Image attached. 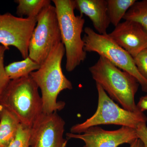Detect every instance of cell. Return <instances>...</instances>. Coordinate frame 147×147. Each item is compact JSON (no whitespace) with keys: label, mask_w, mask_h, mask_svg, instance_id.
<instances>
[{"label":"cell","mask_w":147,"mask_h":147,"mask_svg":"<svg viewBox=\"0 0 147 147\" xmlns=\"http://www.w3.org/2000/svg\"><path fill=\"white\" fill-rule=\"evenodd\" d=\"M89 69L96 83L101 86L113 100L125 110L139 111L135 103V96L140 85L134 76L101 56Z\"/></svg>","instance_id":"obj_2"},{"label":"cell","mask_w":147,"mask_h":147,"mask_svg":"<svg viewBox=\"0 0 147 147\" xmlns=\"http://www.w3.org/2000/svg\"><path fill=\"white\" fill-rule=\"evenodd\" d=\"M55 4L61 42L65 49L67 71H73L86 58L84 50V42L82 34L85 19L83 16H76V8L74 0H53Z\"/></svg>","instance_id":"obj_3"},{"label":"cell","mask_w":147,"mask_h":147,"mask_svg":"<svg viewBox=\"0 0 147 147\" xmlns=\"http://www.w3.org/2000/svg\"><path fill=\"white\" fill-rule=\"evenodd\" d=\"M37 85L29 76L11 80L0 98V105L14 114L22 125L31 128L42 113V102Z\"/></svg>","instance_id":"obj_4"},{"label":"cell","mask_w":147,"mask_h":147,"mask_svg":"<svg viewBox=\"0 0 147 147\" xmlns=\"http://www.w3.org/2000/svg\"><path fill=\"white\" fill-rule=\"evenodd\" d=\"M65 123L57 112L41 113L31 128L30 147H66Z\"/></svg>","instance_id":"obj_9"},{"label":"cell","mask_w":147,"mask_h":147,"mask_svg":"<svg viewBox=\"0 0 147 147\" xmlns=\"http://www.w3.org/2000/svg\"><path fill=\"white\" fill-rule=\"evenodd\" d=\"M68 139L82 140L83 147H118L123 144H130L138 139L135 129L121 126L118 129L106 130L100 127H92L82 134H66Z\"/></svg>","instance_id":"obj_10"},{"label":"cell","mask_w":147,"mask_h":147,"mask_svg":"<svg viewBox=\"0 0 147 147\" xmlns=\"http://www.w3.org/2000/svg\"><path fill=\"white\" fill-rule=\"evenodd\" d=\"M129 147H144V144L141 140L139 139H137L130 144Z\"/></svg>","instance_id":"obj_23"},{"label":"cell","mask_w":147,"mask_h":147,"mask_svg":"<svg viewBox=\"0 0 147 147\" xmlns=\"http://www.w3.org/2000/svg\"><path fill=\"white\" fill-rule=\"evenodd\" d=\"M136 0H107L110 24L117 26Z\"/></svg>","instance_id":"obj_16"},{"label":"cell","mask_w":147,"mask_h":147,"mask_svg":"<svg viewBox=\"0 0 147 147\" xmlns=\"http://www.w3.org/2000/svg\"><path fill=\"white\" fill-rule=\"evenodd\" d=\"M123 19L139 23L147 31V0L136 1L127 11Z\"/></svg>","instance_id":"obj_17"},{"label":"cell","mask_w":147,"mask_h":147,"mask_svg":"<svg viewBox=\"0 0 147 147\" xmlns=\"http://www.w3.org/2000/svg\"><path fill=\"white\" fill-rule=\"evenodd\" d=\"M108 35L133 58L147 48V31L135 21L125 20Z\"/></svg>","instance_id":"obj_11"},{"label":"cell","mask_w":147,"mask_h":147,"mask_svg":"<svg viewBox=\"0 0 147 147\" xmlns=\"http://www.w3.org/2000/svg\"><path fill=\"white\" fill-rule=\"evenodd\" d=\"M65 52L63 43H58L40 68L30 74L40 90L42 113L45 114L57 112L63 109L65 102L58 101V95L64 90L73 88L72 83L65 76L62 69V61Z\"/></svg>","instance_id":"obj_1"},{"label":"cell","mask_w":147,"mask_h":147,"mask_svg":"<svg viewBox=\"0 0 147 147\" xmlns=\"http://www.w3.org/2000/svg\"><path fill=\"white\" fill-rule=\"evenodd\" d=\"M36 18L16 17L10 13L0 14V43L18 49L24 59L29 57L28 47Z\"/></svg>","instance_id":"obj_8"},{"label":"cell","mask_w":147,"mask_h":147,"mask_svg":"<svg viewBox=\"0 0 147 147\" xmlns=\"http://www.w3.org/2000/svg\"><path fill=\"white\" fill-rule=\"evenodd\" d=\"M134 59L139 72L147 80V48L139 53Z\"/></svg>","instance_id":"obj_20"},{"label":"cell","mask_w":147,"mask_h":147,"mask_svg":"<svg viewBox=\"0 0 147 147\" xmlns=\"http://www.w3.org/2000/svg\"><path fill=\"white\" fill-rule=\"evenodd\" d=\"M98 94L97 109L94 114L82 123L71 127L70 132L82 134L92 127L113 124L136 129L140 124L146 123L147 118L139 111L131 112L121 108L114 102L99 84H96Z\"/></svg>","instance_id":"obj_5"},{"label":"cell","mask_w":147,"mask_h":147,"mask_svg":"<svg viewBox=\"0 0 147 147\" xmlns=\"http://www.w3.org/2000/svg\"><path fill=\"white\" fill-rule=\"evenodd\" d=\"M18 4L16 14L19 17L27 16V18H36L44 7L51 4L49 0H16Z\"/></svg>","instance_id":"obj_15"},{"label":"cell","mask_w":147,"mask_h":147,"mask_svg":"<svg viewBox=\"0 0 147 147\" xmlns=\"http://www.w3.org/2000/svg\"><path fill=\"white\" fill-rule=\"evenodd\" d=\"M61 42L59 26L55 6L44 7L37 17V24L30 43L29 57L41 65L54 47Z\"/></svg>","instance_id":"obj_7"},{"label":"cell","mask_w":147,"mask_h":147,"mask_svg":"<svg viewBox=\"0 0 147 147\" xmlns=\"http://www.w3.org/2000/svg\"><path fill=\"white\" fill-rule=\"evenodd\" d=\"M84 31V50L86 53H97L120 69L128 72L137 79L142 91L147 93V80L139 72L131 55L117 44L108 34H99L90 27L85 28Z\"/></svg>","instance_id":"obj_6"},{"label":"cell","mask_w":147,"mask_h":147,"mask_svg":"<svg viewBox=\"0 0 147 147\" xmlns=\"http://www.w3.org/2000/svg\"><path fill=\"white\" fill-rule=\"evenodd\" d=\"M21 123L16 116L0 105V147H8L16 137Z\"/></svg>","instance_id":"obj_13"},{"label":"cell","mask_w":147,"mask_h":147,"mask_svg":"<svg viewBox=\"0 0 147 147\" xmlns=\"http://www.w3.org/2000/svg\"><path fill=\"white\" fill-rule=\"evenodd\" d=\"M9 50V47L0 45V98L4 93L11 81L6 72L4 63L5 53Z\"/></svg>","instance_id":"obj_19"},{"label":"cell","mask_w":147,"mask_h":147,"mask_svg":"<svg viewBox=\"0 0 147 147\" xmlns=\"http://www.w3.org/2000/svg\"><path fill=\"white\" fill-rule=\"evenodd\" d=\"M137 106L138 110L142 113L144 111H147V94L140 98Z\"/></svg>","instance_id":"obj_22"},{"label":"cell","mask_w":147,"mask_h":147,"mask_svg":"<svg viewBox=\"0 0 147 147\" xmlns=\"http://www.w3.org/2000/svg\"><path fill=\"white\" fill-rule=\"evenodd\" d=\"M39 64L28 57L24 60L13 62L5 67L7 74L11 80H16L29 76L38 70Z\"/></svg>","instance_id":"obj_14"},{"label":"cell","mask_w":147,"mask_h":147,"mask_svg":"<svg viewBox=\"0 0 147 147\" xmlns=\"http://www.w3.org/2000/svg\"><path fill=\"white\" fill-rule=\"evenodd\" d=\"M31 128L21 124L14 140L8 147H30Z\"/></svg>","instance_id":"obj_18"},{"label":"cell","mask_w":147,"mask_h":147,"mask_svg":"<svg viewBox=\"0 0 147 147\" xmlns=\"http://www.w3.org/2000/svg\"><path fill=\"white\" fill-rule=\"evenodd\" d=\"M136 130L138 139L141 140L144 147H147V126L146 123L140 124Z\"/></svg>","instance_id":"obj_21"},{"label":"cell","mask_w":147,"mask_h":147,"mask_svg":"<svg viewBox=\"0 0 147 147\" xmlns=\"http://www.w3.org/2000/svg\"><path fill=\"white\" fill-rule=\"evenodd\" d=\"M80 15L89 18L98 33L105 34L110 24L107 0H75Z\"/></svg>","instance_id":"obj_12"}]
</instances>
